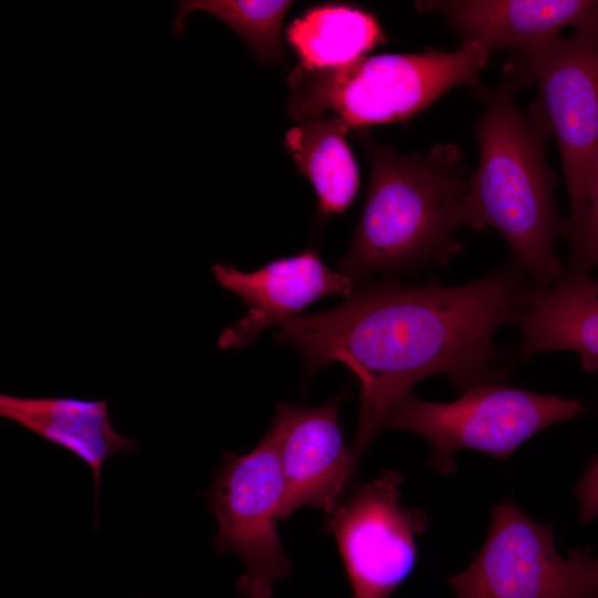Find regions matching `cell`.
<instances>
[{
  "label": "cell",
  "instance_id": "277c9868",
  "mask_svg": "<svg viewBox=\"0 0 598 598\" xmlns=\"http://www.w3.org/2000/svg\"><path fill=\"white\" fill-rule=\"evenodd\" d=\"M489 53L452 51L360 56L331 68L300 63L288 75V114L298 123L337 115L350 128L408 120L461 85H476Z\"/></svg>",
  "mask_w": 598,
  "mask_h": 598
},
{
  "label": "cell",
  "instance_id": "8992f818",
  "mask_svg": "<svg viewBox=\"0 0 598 598\" xmlns=\"http://www.w3.org/2000/svg\"><path fill=\"white\" fill-rule=\"evenodd\" d=\"M586 411V405L575 399L483 383L447 403L409 393L391 409L382 431L401 430L421 435L432 448L429 466L450 475L456 470L458 450L472 448L507 461L537 432Z\"/></svg>",
  "mask_w": 598,
  "mask_h": 598
},
{
  "label": "cell",
  "instance_id": "4fadbf2b",
  "mask_svg": "<svg viewBox=\"0 0 598 598\" xmlns=\"http://www.w3.org/2000/svg\"><path fill=\"white\" fill-rule=\"evenodd\" d=\"M0 416L65 450L91 470L96 528L105 461L118 453H133L138 446L136 439L124 436L113 427L107 402L72 396H18L2 392Z\"/></svg>",
  "mask_w": 598,
  "mask_h": 598
},
{
  "label": "cell",
  "instance_id": "9c48e42d",
  "mask_svg": "<svg viewBox=\"0 0 598 598\" xmlns=\"http://www.w3.org/2000/svg\"><path fill=\"white\" fill-rule=\"evenodd\" d=\"M401 473L384 470L350 489L323 520L337 544L352 598H389L416 561V536L426 513L400 502Z\"/></svg>",
  "mask_w": 598,
  "mask_h": 598
},
{
  "label": "cell",
  "instance_id": "6da1fadb",
  "mask_svg": "<svg viewBox=\"0 0 598 598\" xmlns=\"http://www.w3.org/2000/svg\"><path fill=\"white\" fill-rule=\"evenodd\" d=\"M532 287L512 260L460 285L384 279L355 288L331 309L288 319L275 337L299 351L308 373L340 362L355 375L360 402L352 451L359 461L417 382L444 373L465 392L505 379L509 369L494 336L515 322Z\"/></svg>",
  "mask_w": 598,
  "mask_h": 598
},
{
  "label": "cell",
  "instance_id": "30bf717a",
  "mask_svg": "<svg viewBox=\"0 0 598 598\" xmlns=\"http://www.w3.org/2000/svg\"><path fill=\"white\" fill-rule=\"evenodd\" d=\"M340 403L319 406L278 403L272 433L283 477L281 519L301 507L331 513L352 488L358 460L339 421Z\"/></svg>",
  "mask_w": 598,
  "mask_h": 598
},
{
  "label": "cell",
  "instance_id": "5bb4252c",
  "mask_svg": "<svg viewBox=\"0 0 598 598\" xmlns=\"http://www.w3.org/2000/svg\"><path fill=\"white\" fill-rule=\"evenodd\" d=\"M514 323L523 358L573 351L586 372H598V279L591 272L566 269L556 283L533 286Z\"/></svg>",
  "mask_w": 598,
  "mask_h": 598
},
{
  "label": "cell",
  "instance_id": "d6986e66",
  "mask_svg": "<svg viewBox=\"0 0 598 598\" xmlns=\"http://www.w3.org/2000/svg\"><path fill=\"white\" fill-rule=\"evenodd\" d=\"M574 493L579 504V522L586 524L598 517V454L590 460Z\"/></svg>",
  "mask_w": 598,
  "mask_h": 598
},
{
  "label": "cell",
  "instance_id": "8fae6325",
  "mask_svg": "<svg viewBox=\"0 0 598 598\" xmlns=\"http://www.w3.org/2000/svg\"><path fill=\"white\" fill-rule=\"evenodd\" d=\"M210 271L216 282L238 296L247 308L239 320L221 331L217 341L221 350L244 349L264 330L279 327L310 303L331 295L348 298L355 290L351 278L331 270L311 248L252 271L223 262L214 264Z\"/></svg>",
  "mask_w": 598,
  "mask_h": 598
},
{
  "label": "cell",
  "instance_id": "7a4b0ae2",
  "mask_svg": "<svg viewBox=\"0 0 598 598\" xmlns=\"http://www.w3.org/2000/svg\"><path fill=\"white\" fill-rule=\"evenodd\" d=\"M370 162L363 210L337 266L354 282L377 271L414 272L458 254L468 179L460 147L402 154L359 134Z\"/></svg>",
  "mask_w": 598,
  "mask_h": 598
},
{
  "label": "cell",
  "instance_id": "ba28073f",
  "mask_svg": "<svg viewBox=\"0 0 598 598\" xmlns=\"http://www.w3.org/2000/svg\"><path fill=\"white\" fill-rule=\"evenodd\" d=\"M484 544L470 565L447 579L456 598H598V555L558 554L551 526L515 503L492 506Z\"/></svg>",
  "mask_w": 598,
  "mask_h": 598
},
{
  "label": "cell",
  "instance_id": "5b68a950",
  "mask_svg": "<svg viewBox=\"0 0 598 598\" xmlns=\"http://www.w3.org/2000/svg\"><path fill=\"white\" fill-rule=\"evenodd\" d=\"M512 91L536 84L533 104L554 136L561 158L570 216L566 236H577L587 206L589 179L598 158V22L515 51L505 63Z\"/></svg>",
  "mask_w": 598,
  "mask_h": 598
},
{
  "label": "cell",
  "instance_id": "e0dca14e",
  "mask_svg": "<svg viewBox=\"0 0 598 598\" xmlns=\"http://www.w3.org/2000/svg\"><path fill=\"white\" fill-rule=\"evenodd\" d=\"M291 1L256 0H183L177 1L173 29L177 38L184 34L185 20L195 11L207 12L237 33L265 64L283 59L280 40L281 23Z\"/></svg>",
  "mask_w": 598,
  "mask_h": 598
},
{
  "label": "cell",
  "instance_id": "2e32d148",
  "mask_svg": "<svg viewBox=\"0 0 598 598\" xmlns=\"http://www.w3.org/2000/svg\"><path fill=\"white\" fill-rule=\"evenodd\" d=\"M287 40L307 68L346 64L386 41L377 19L346 4L308 10L287 29Z\"/></svg>",
  "mask_w": 598,
  "mask_h": 598
},
{
  "label": "cell",
  "instance_id": "ac0fdd59",
  "mask_svg": "<svg viewBox=\"0 0 598 598\" xmlns=\"http://www.w3.org/2000/svg\"><path fill=\"white\" fill-rule=\"evenodd\" d=\"M569 244L566 269L591 272L598 266V158L589 179L586 213L580 229Z\"/></svg>",
  "mask_w": 598,
  "mask_h": 598
},
{
  "label": "cell",
  "instance_id": "3957f363",
  "mask_svg": "<svg viewBox=\"0 0 598 598\" xmlns=\"http://www.w3.org/2000/svg\"><path fill=\"white\" fill-rule=\"evenodd\" d=\"M512 92L502 83L476 127L480 155L468 179L467 226L496 229L511 260L534 287L545 288L566 270L555 245L567 233V219L554 199L557 177L546 156L550 134L536 109L522 112Z\"/></svg>",
  "mask_w": 598,
  "mask_h": 598
},
{
  "label": "cell",
  "instance_id": "7c38bea8",
  "mask_svg": "<svg viewBox=\"0 0 598 598\" xmlns=\"http://www.w3.org/2000/svg\"><path fill=\"white\" fill-rule=\"evenodd\" d=\"M415 6L422 12L440 13L462 43H476L489 54L534 47L558 35L564 27L598 22V0H448Z\"/></svg>",
  "mask_w": 598,
  "mask_h": 598
},
{
  "label": "cell",
  "instance_id": "52a82bcc",
  "mask_svg": "<svg viewBox=\"0 0 598 598\" xmlns=\"http://www.w3.org/2000/svg\"><path fill=\"white\" fill-rule=\"evenodd\" d=\"M217 520L212 539L218 554H233L245 571L236 588L244 598H270L278 581L291 574L277 522L281 519L283 477L272 433L268 430L248 453L224 452L206 492Z\"/></svg>",
  "mask_w": 598,
  "mask_h": 598
},
{
  "label": "cell",
  "instance_id": "9a60e30c",
  "mask_svg": "<svg viewBox=\"0 0 598 598\" xmlns=\"http://www.w3.org/2000/svg\"><path fill=\"white\" fill-rule=\"evenodd\" d=\"M350 127L337 115L301 122L285 144L299 172L311 183L321 215L342 214L353 202L359 172L346 142Z\"/></svg>",
  "mask_w": 598,
  "mask_h": 598
}]
</instances>
